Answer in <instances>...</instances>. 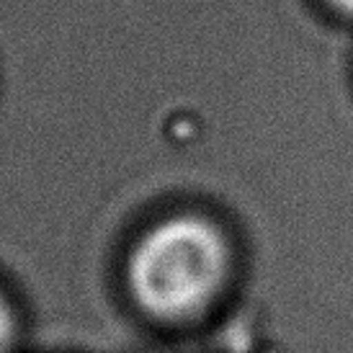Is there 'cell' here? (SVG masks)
<instances>
[{"label": "cell", "instance_id": "1", "mask_svg": "<svg viewBox=\"0 0 353 353\" xmlns=\"http://www.w3.org/2000/svg\"><path fill=\"white\" fill-rule=\"evenodd\" d=\"M230 250L212 222L178 214L157 222L132 248L127 284L145 312L183 320L201 312L227 279Z\"/></svg>", "mask_w": 353, "mask_h": 353}, {"label": "cell", "instance_id": "2", "mask_svg": "<svg viewBox=\"0 0 353 353\" xmlns=\"http://www.w3.org/2000/svg\"><path fill=\"white\" fill-rule=\"evenodd\" d=\"M13 343H16V320L6 299L0 296V353H10Z\"/></svg>", "mask_w": 353, "mask_h": 353}, {"label": "cell", "instance_id": "3", "mask_svg": "<svg viewBox=\"0 0 353 353\" xmlns=\"http://www.w3.org/2000/svg\"><path fill=\"white\" fill-rule=\"evenodd\" d=\"M330 8L341 10V13H345V16H353V0H325Z\"/></svg>", "mask_w": 353, "mask_h": 353}]
</instances>
